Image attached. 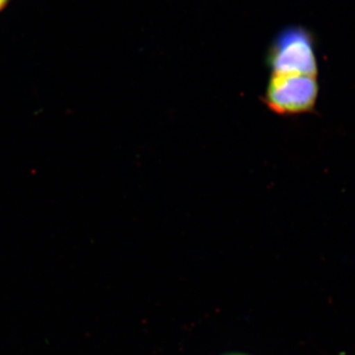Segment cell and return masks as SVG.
<instances>
[{"mask_svg": "<svg viewBox=\"0 0 355 355\" xmlns=\"http://www.w3.org/2000/svg\"><path fill=\"white\" fill-rule=\"evenodd\" d=\"M10 1L11 0H0V12H1L4 8H6V6H8Z\"/></svg>", "mask_w": 355, "mask_h": 355, "instance_id": "3", "label": "cell"}, {"mask_svg": "<svg viewBox=\"0 0 355 355\" xmlns=\"http://www.w3.org/2000/svg\"><path fill=\"white\" fill-rule=\"evenodd\" d=\"M266 62L272 74L317 76L316 53L310 33L297 26L284 28L270 44Z\"/></svg>", "mask_w": 355, "mask_h": 355, "instance_id": "1", "label": "cell"}, {"mask_svg": "<svg viewBox=\"0 0 355 355\" xmlns=\"http://www.w3.org/2000/svg\"><path fill=\"white\" fill-rule=\"evenodd\" d=\"M318 95L317 76L272 74L261 100L273 113L298 116L315 109Z\"/></svg>", "mask_w": 355, "mask_h": 355, "instance_id": "2", "label": "cell"}, {"mask_svg": "<svg viewBox=\"0 0 355 355\" xmlns=\"http://www.w3.org/2000/svg\"><path fill=\"white\" fill-rule=\"evenodd\" d=\"M229 355H244V354H229Z\"/></svg>", "mask_w": 355, "mask_h": 355, "instance_id": "4", "label": "cell"}]
</instances>
